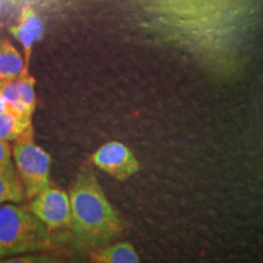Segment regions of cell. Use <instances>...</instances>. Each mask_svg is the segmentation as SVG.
Returning <instances> with one entry per match:
<instances>
[{"mask_svg": "<svg viewBox=\"0 0 263 263\" xmlns=\"http://www.w3.org/2000/svg\"><path fill=\"white\" fill-rule=\"evenodd\" d=\"M71 227L81 245L99 249L122 233V222L89 164L82 167L70 188Z\"/></svg>", "mask_w": 263, "mask_h": 263, "instance_id": "6da1fadb", "label": "cell"}, {"mask_svg": "<svg viewBox=\"0 0 263 263\" xmlns=\"http://www.w3.org/2000/svg\"><path fill=\"white\" fill-rule=\"evenodd\" d=\"M28 206L0 205V257L39 251L50 244V232Z\"/></svg>", "mask_w": 263, "mask_h": 263, "instance_id": "7a4b0ae2", "label": "cell"}, {"mask_svg": "<svg viewBox=\"0 0 263 263\" xmlns=\"http://www.w3.org/2000/svg\"><path fill=\"white\" fill-rule=\"evenodd\" d=\"M12 155L26 199L32 200L50 185L51 166L50 155L35 143L33 124L14 140Z\"/></svg>", "mask_w": 263, "mask_h": 263, "instance_id": "3957f363", "label": "cell"}, {"mask_svg": "<svg viewBox=\"0 0 263 263\" xmlns=\"http://www.w3.org/2000/svg\"><path fill=\"white\" fill-rule=\"evenodd\" d=\"M29 209L49 229L71 227L70 195L51 184L33 197Z\"/></svg>", "mask_w": 263, "mask_h": 263, "instance_id": "277c9868", "label": "cell"}, {"mask_svg": "<svg viewBox=\"0 0 263 263\" xmlns=\"http://www.w3.org/2000/svg\"><path fill=\"white\" fill-rule=\"evenodd\" d=\"M91 163L112 178L124 182L140 168L133 151L120 141H108L91 155Z\"/></svg>", "mask_w": 263, "mask_h": 263, "instance_id": "5b68a950", "label": "cell"}, {"mask_svg": "<svg viewBox=\"0 0 263 263\" xmlns=\"http://www.w3.org/2000/svg\"><path fill=\"white\" fill-rule=\"evenodd\" d=\"M0 95L5 99L10 108L33 115L37 105L35 80L29 73L8 80L0 87Z\"/></svg>", "mask_w": 263, "mask_h": 263, "instance_id": "8992f818", "label": "cell"}, {"mask_svg": "<svg viewBox=\"0 0 263 263\" xmlns=\"http://www.w3.org/2000/svg\"><path fill=\"white\" fill-rule=\"evenodd\" d=\"M10 31L24 47L25 71L26 73H28L33 45L44 34V25H43L42 18L31 6H25L20 14L18 24L10 28Z\"/></svg>", "mask_w": 263, "mask_h": 263, "instance_id": "52a82bcc", "label": "cell"}, {"mask_svg": "<svg viewBox=\"0 0 263 263\" xmlns=\"http://www.w3.org/2000/svg\"><path fill=\"white\" fill-rule=\"evenodd\" d=\"M91 261L98 263H138L140 259L134 246L129 242H115L95 249Z\"/></svg>", "mask_w": 263, "mask_h": 263, "instance_id": "ba28073f", "label": "cell"}, {"mask_svg": "<svg viewBox=\"0 0 263 263\" xmlns=\"http://www.w3.org/2000/svg\"><path fill=\"white\" fill-rule=\"evenodd\" d=\"M33 115L8 108L0 112V138L4 140H15L29 126H32Z\"/></svg>", "mask_w": 263, "mask_h": 263, "instance_id": "9c48e42d", "label": "cell"}, {"mask_svg": "<svg viewBox=\"0 0 263 263\" xmlns=\"http://www.w3.org/2000/svg\"><path fill=\"white\" fill-rule=\"evenodd\" d=\"M26 199L25 188L15 167H0V205L18 203Z\"/></svg>", "mask_w": 263, "mask_h": 263, "instance_id": "30bf717a", "label": "cell"}, {"mask_svg": "<svg viewBox=\"0 0 263 263\" xmlns=\"http://www.w3.org/2000/svg\"><path fill=\"white\" fill-rule=\"evenodd\" d=\"M24 74H28L25 71V59L10 43H0V78L8 81Z\"/></svg>", "mask_w": 263, "mask_h": 263, "instance_id": "8fae6325", "label": "cell"}, {"mask_svg": "<svg viewBox=\"0 0 263 263\" xmlns=\"http://www.w3.org/2000/svg\"><path fill=\"white\" fill-rule=\"evenodd\" d=\"M11 153L9 141L0 138V167H14L11 161Z\"/></svg>", "mask_w": 263, "mask_h": 263, "instance_id": "7c38bea8", "label": "cell"}, {"mask_svg": "<svg viewBox=\"0 0 263 263\" xmlns=\"http://www.w3.org/2000/svg\"><path fill=\"white\" fill-rule=\"evenodd\" d=\"M8 108H9V105H8V103H6L5 99L3 98L2 95H0V112H3V111L8 110Z\"/></svg>", "mask_w": 263, "mask_h": 263, "instance_id": "4fadbf2b", "label": "cell"}, {"mask_svg": "<svg viewBox=\"0 0 263 263\" xmlns=\"http://www.w3.org/2000/svg\"><path fill=\"white\" fill-rule=\"evenodd\" d=\"M6 3H8V0H0V14H2V11L4 10Z\"/></svg>", "mask_w": 263, "mask_h": 263, "instance_id": "5bb4252c", "label": "cell"}, {"mask_svg": "<svg viewBox=\"0 0 263 263\" xmlns=\"http://www.w3.org/2000/svg\"><path fill=\"white\" fill-rule=\"evenodd\" d=\"M5 82H6V80H3V78H0V87H2V85L4 84Z\"/></svg>", "mask_w": 263, "mask_h": 263, "instance_id": "9a60e30c", "label": "cell"}]
</instances>
